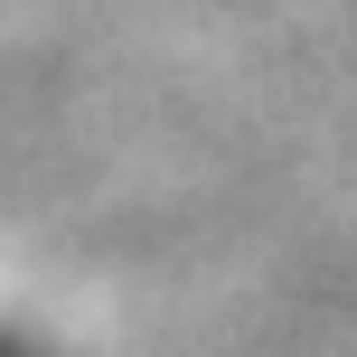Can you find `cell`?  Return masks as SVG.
<instances>
[{"label": "cell", "instance_id": "1", "mask_svg": "<svg viewBox=\"0 0 357 357\" xmlns=\"http://www.w3.org/2000/svg\"><path fill=\"white\" fill-rule=\"evenodd\" d=\"M0 357H29V348H0Z\"/></svg>", "mask_w": 357, "mask_h": 357}]
</instances>
